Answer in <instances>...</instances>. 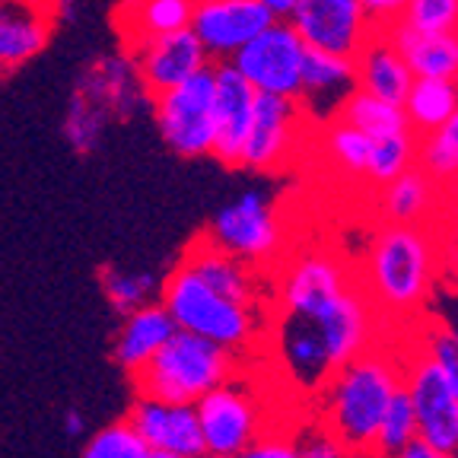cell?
Returning a JSON list of instances; mask_svg holds the SVG:
<instances>
[{"mask_svg": "<svg viewBox=\"0 0 458 458\" xmlns=\"http://www.w3.org/2000/svg\"><path fill=\"white\" fill-rule=\"evenodd\" d=\"M404 388V363L392 347H369L337 366L318 392L315 420L335 429L357 458H372L376 433L394 394Z\"/></svg>", "mask_w": 458, "mask_h": 458, "instance_id": "6da1fadb", "label": "cell"}, {"mask_svg": "<svg viewBox=\"0 0 458 458\" xmlns=\"http://www.w3.org/2000/svg\"><path fill=\"white\" fill-rule=\"evenodd\" d=\"M439 271L437 239L417 223H382L369 236L360 286L382 318H408L433 296Z\"/></svg>", "mask_w": 458, "mask_h": 458, "instance_id": "7a4b0ae2", "label": "cell"}, {"mask_svg": "<svg viewBox=\"0 0 458 458\" xmlns=\"http://www.w3.org/2000/svg\"><path fill=\"white\" fill-rule=\"evenodd\" d=\"M159 302L172 315L175 328L223 344L229 351H236L239 357L255 351L267 331L265 309L242 306V302L216 293L214 286L208 280H200L185 261H179L159 284Z\"/></svg>", "mask_w": 458, "mask_h": 458, "instance_id": "3957f363", "label": "cell"}, {"mask_svg": "<svg viewBox=\"0 0 458 458\" xmlns=\"http://www.w3.org/2000/svg\"><path fill=\"white\" fill-rule=\"evenodd\" d=\"M239 376V353L208 337L175 328L150 363L131 376L143 398L198 404L208 392Z\"/></svg>", "mask_w": 458, "mask_h": 458, "instance_id": "277c9868", "label": "cell"}, {"mask_svg": "<svg viewBox=\"0 0 458 458\" xmlns=\"http://www.w3.org/2000/svg\"><path fill=\"white\" fill-rule=\"evenodd\" d=\"M153 122L175 157H210L214 153V64L153 96Z\"/></svg>", "mask_w": 458, "mask_h": 458, "instance_id": "5b68a950", "label": "cell"}, {"mask_svg": "<svg viewBox=\"0 0 458 458\" xmlns=\"http://www.w3.org/2000/svg\"><path fill=\"white\" fill-rule=\"evenodd\" d=\"M204 236L249 265L267 267L284 255L286 229L265 191H242L216 210Z\"/></svg>", "mask_w": 458, "mask_h": 458, "instance_id": "8992f818", "label": "cell"}, {"mask_svg": "<svg viewBox=\"0 0 458 458\" xmlns=\"http://www.w3.org/2000/svg\"><path fill=\"white\" fill-rule=\"evenodd\" d=\"M204 429V445L208 455H233V452L249 449L251 443L277 429L267 420V408L261 394L245 382L229 379L208 392L194 404Z\"/></svg>", "mask_w": 458, "mask_h": 458, "instance_id": "52a82bcc", "label": "cell"}, {"mask_svg": "<svg viewBox=\"0 0 458 458\" xmlns=\"http://www.w3.org/2000/svg\"><path fill=\"white\" fill-rule=\"evenodd\" d=\"M306 42L286 20H274L265 32H258L242 51L229 57L258 96H284L300 99L302 64H306Z\"/></svg>", "mask_w": 458, "mask_h": 458, "instance_id": "ba28073f", "label": "cell"}, {"mask_svg": "<svg viewBox=\"0 0 458 458\" xmlns=\"http://www.w3.org/2000/svg\"><path fill=\"white\" fill-rule=\"evenodd\" d=\"M401 363H404V388L417 417V439L445 455L458 452V394L452 392L443 369L420 347L401 353Z\"/></svg>", "mask_w": 458, "mask_h": 458, "instance_id": "9c48e42d", "label": "cell"}, {"mask_svg": "<svg viewBox=\"0 0 458 458\" xmlns=\"http://www.w3.org/2000/svg\"><path fill=\"white\" fill-rule=\"evenodd\" d=\"M353 271L328 249H300L284 261L274 280L280 312L312 315L353 286Z\"/></svg>", "mask_w": 458, "mask_h": 458, "instance_id": "30bf717a", "label": "cell"}, {"mask_svg": "<svg viewBox=\"0 0 458 458\" xmlns=\"http://www.w3.org/2000/svg\"><path fill=\"white\" fill-rule=\"evenodd\" d=\"M286 22L300 32L306 48L357 57L379 29L366 13L363 0H300Z\"/></svg>", "mask_w": 458, "mask_h": 458, "instance_id": "8fae6325", "label": "cell"}, {"mask_svg": "<svg viewBox=\"0 0 458 458\" xmlns=\"http://www.w3.org/2000/svg\"><path fill=\"white\" fill-rule=\"evenodd\" d=\"M302 124H306V108L300 99H284V96H258L255 122L245 137L242 157L236 169L251 172H274L293 159L300 147Z\"/></svg>", "mask_w": 458, "mask_h": 458, "instance_id": "7c38bea8", "label": "cell"}, {"mask_svg": "<svg viewBox=\"0 0 458 458\" xmlns=\"http://www.w3.org/2000/svg\"><path fill=\"white\" fill-rule=\"evenodd\" d=\"M77 89H83L93 102H99L112 122H134L143 112H153V93L143 83L137 57L128 48L102 55L80 71Z\"/></svg>", "mask_w": 458, "mask_h": 458, "instance_id": "4fadbf2b", "label": "cell"}, {"mask_svg": "<svg viewBox=\"0 0 458 458\" xmlns=\"http://www.w3.org/2000/svg\"><path fill=\"white\" fill-rule=\"evenodd\" d=\"M271 22V10L261 0H194L191 10V32L214 64L242 51Z\"/></svg>", "mask_w": 458, "mask_h": 458, "instance_id": "5bb4252c", "label": "cell"}, {"mask_svg": "<svg viewBox=\"0 0 458 458\" xmlns=\"http://www.w3.org/2000/svg\"><path fill=\"white\" fill-rule=\"evenodd\" d=\"M128 423L137 429V437L150 445V452H172V455L204 458V429L194 404L179 401H159L137 394L128 411Z\"/></svg>", "mask_w": 458, "mask_h": 458, "instance_id": "9a60e30c", "label": "cell"}, {"mask_svg": "<svg viewBox=\"0 0 458 458\" xmlns=\"http://www.w3.org/2000/svg\"><path fill=\"white\" fill-rule=\"evenodd\" d=\"M255 86L229 64L220 61L214 64V153L223 165H239L245 137L255 122Z\"/></svg>", "mask_w": 458, "mask_h": 458, "instance_id": "2e32d148", "label": "cell"}, {"mask_svg": "<svg viewBox=\"0 0 458 458\" xmlns=\"http://www.w3.org/2000/svg\"><path fill=\"white\" fill-rule=\"evenodd\" d=\"M182 261H185L200 280H208L216 293L242 302V306L265 309V274H261V267L249 265V261L236 258L233 251L220 249V245L210 242L204 233L188 245Z\"/></svg>", "mask_w": 458, "mask_h": 458, "instance_id": "e0dca14e", "label": "cell"}, {"mask_svg": "<svg viewBox=\"0 0 458 458\" xmlns=\"http://www.w3.org/2000/svg\"><path fill=\"white\" fill-rule=\"evenodd\" d=\"M131 55L137 57V67L143 73V83L150 86V93H163V89H172L175 83L188 80L191 73L204 71L210 61V55L204 51L200 38L188 29H179V32H165V36L147 38V42L128 48Z\"/></svg>", "mask_w": 458, "mask_h": 458, "instance_id": "ac0fdd59", "label": "cell"}, {"mask_svg": "<svg viewBox=\"0 0 458 458\" xmlns=\"http://www.w3.org/2000/svg\"><path fill=\"white\" fill-rule=\"evenodd\" d=\"M172 335H175V322H172V315L165 312V306L159 300L122 315V325H118L112 341L114 366L124 369L128 376H134L137 369H143L157 357V351Z\"/></svg>", "mask_w": 458, "mask_h": 458, "instance_id": "d6986e66", "label": "cell"}, {"mask_svg": "<svg viewBox=\"0 0 458 458\" xmlns=\"http://www.w3.org/2000/svg\"><path fill=\"white\" fill-rule=\"evenodd\" d=\"M357 89V67L353 57L328 55V51H306V64H302V93L300 102L306 114L315 118H335L344 99Z\"/></svg>", "mask_w": 458, "mask_h": 458, "instance_id": "ffe728a7", "label": "cell"}, {"mask_svg": "<svg viewBox=\"0 0 458 458\" xmlns=\"http://www.w3.org/2000/svg\"><path fill=\"white\" fill-rule=\"evenodd\" d=\"M55 20L32 0H0V64L7 71L29 64L51 42Z\"/></svg>", "mask_w": 458, "mask_h": 458, "instance_id": "44dd1931", "label": "cell"}, {"mask_svg": "<svg viewBox=\"0 0 458 458\" xmlns=\"http://www.w3.org/2000/svg\"><path fill=\"white\" fill-rule=\"evenodd\" d=\"M408 61L414 77L458 80V36L455 32H417L408 22L382 29Z\"/></svg>", "mask_w": 458, "mask_h": 458, "instance_id": "7402d4cb", "label": "cell"}, {"mask_svg": "<svg viewBox=\"0 0 458 458\" xmlns=\"http://www.w3.org/2000/svg\"><path fill=\"white\" fill-rule=\"evenodd\" d=\"M194 0H118L114 29L124 48L191 26Z\"/></svg>", "mask_w": 458, "mask_h": 458, "instance_id": "603a6c76", "label": "cell"}, {"mask_svg": "<svg viewBox=\"0 0 458 458\" xmlns=\"http://www.w3.org/2000/svg\"><path fill=\"white\" fill-rule=\"evenodd\" d=\"M353 67H357V86L372 96H382L388 102H404L411 83H414V73H411L408 61L401 57V51L392 45V38L386 32H376L369 42L363 45L357 57H353Z\"/></svg>", "mask_w": 458, "mask_h": 458, "instance_id": "cb8c5ba5", "label": "cell"}, {"mask_svg": "<svg viewBox=\"0 0 458 458\" xmlns=\"http://www.w3.org/2000/svg\"><path fill=\"white\" fill-rule=\"evenodd\" d=\"M437 198L439 182L423 165H411L408 172H401L398 179L382 185L379 210L388 223H417V226H423L427 216L437 210Z\"/></svg>", "mask_w": 458, "mask_h": 458, "instance_id": "d4e9b609", "label": "cell"}, {"mask_svg": "<svg viewBox=\"0 0 458 458\" xmlns=\"http://www.w3.org/2000/svg\"><path fill=\"white\" fill-rule=\"evenodd\" d=\"M401 108L408 114V128L417 137L433 134L449 122L452 114H458V80L414 77Z\"/></svg>", "mask_w": 458, "mask_h": 458, "instance_id": "484cf974", "label": "cell"}, {"mask_svg": "<svg viewBox=\"0 0 458 458\" xmlns=\"http://www.w3.org/2000/svg\"><path fill=\"white\" fill-rule=\"evenodd\" d=\"M337 118H344L347 124L360 128L363 134H369L372 140L376 137H388V134H398V131H408V114L398 102H388L382 96H372L366 89H353L344 106L337 108Z\"/></svg>", "mask_w": 458, "mask_h": 458, "instance_id": "4316f807", "label": "cell"}, {"mask_svg": "<svg viewBox=\"0 0 458 458\" xmlns=\"http://www.w3.org/2000/svg\"><path fill=\"white\" fill-rule=\"evenodd\" d=\"M108 112L93 102L83 89L73 86L71 99H67V112H64V140L77 157H93L102 147V134L108 128Z\"/></svg>", "mask_w": 458, "mask_h": 458, "instance_id": "83f0119b", "label": "cell"}, {"mask_svg": "<svg viewBox=\"0 0 458 458\" xmlns=\"http://www.w3.org/2000/svg\"><path fill=\"white\" fill-rule=\"evenodd\" d=\"M322 147L328 163L335 165L344 175H353L366 179V165H369V150H372V137L363 134L360 128L347 124L344 118H328L322 124Z\"/></svg>", "mask_w": 458, "mask_h": 458, "instance_id": "f1b7e54d", "label": "cell"}, {"mask_svg": "<svg viewBox=\"0 0 458 458\" xmlns=\"http://www.w3.org/2000/svg\"><path fill=\"white\" fill-rule=\"evenodd\" d=\"M417 147H420V137L411 128L388 137H376L369 150V165H366V179L379 188L388 185L392 179H398L401 172L417 165Z\"/></svg>", "mask_w": 458, "mask_h": 458, "instance_id": "f546056e", "label": "cell"}, {"mask_svg": "<svg viewBox=\"0 0 458 458\" xmlns=\"http://www.w3.org/2000/svg\"><path fill=\"white\" fill-rule=\"evenodd\" d=\"M99 284H102V293H106L108 306L118 315H128V312H134V309L153 302V296L159 293V284H163V280H157L150 271H122V267L106 265L99 271Z\"/></svg>", "mask_w": 458, "mask_h": 458, "instance_id": "4dcf8cb0", "label": "cell"}, {"mask_svg": "<svg viewBox=\"0 0 458 458\" xmlns=\"http://www.w3.org/2000/svg\"><path fill=\"white\" fill-rule=\"evenodd\" d=\"M417 165H423L437 182L458 179V114H452L439 131L420 137Z\"/></svg>", "mask_w": 458, "mask_h": 458, "instance_id": "1f68e13d", "label": "cell"}, {"mask_svg": "<svg viewBox=\"0 0 458 458\" xmlns=\"http://www.w3.org/2000/svg\"><path fill=\"white\" fill-rule=\"evenodd\" d=\"M417 439V417H414V404L408 398V388H401L398 394L388 404L386 417L379 423V433H376V449L372 458H394L408 443Z\"/></svg>", "mask_w": 458, "mask_h": 458, "instance_id": "d6a6232c", "label": "cell"}, {"mask_svg": "<svg viewBox=\"0 0 458 458\" xmlns=\"http://www.w3.org/2000/svg\"><path fill=\"white\" fill-rule=\"evenodd\" d=\"M80 458H150V445L137 437V429L124 417V420L96 429L93 437L86 439Z\"/></svg>", "mask_w": 458, "mask_h": 458, "instance_id": "836d02e7", "label": "cell"}, {"mask_svg": "<svg viewBox=\"0 0 458 458\" xmlns=\"http://www.w3.org/2000/svg\"><path fill=\"white\" fill-rule=\"evenodd\" d=\"M417 347L443 369L452 392L458 394V328L433 318V322L423 325V335H420V344H417Z\"/></svg>", "mask_w": 458, "mask_h": 458, "instance_id": "e575fe53", "label": "cell"}, {"mask_svg": "<svg viewBox=\"0 0 458 458\" xmlns=\"http://www.w3.org/2000/svg\"><path fill=\"white\" fill-rule=\"evenodd\" d=\"M417 32H455L458 0H411L404 20Z\"/></svg>", "mask_w": 458, "mask_h": 458, "instance_id": "d590c367", "label": "cell"}, {"mask_svg": "<svg viewBox=\"0 0 458 458\" xmlns=\"http://www.w3.org/2000/svg\"><path fill=\"white\" fill-rule=\"evenodd\" d=\"M296 445H300V458H357L351 445L344 443L335 429H328L318 420L309 429H302V437Z\"/></svg>", "mask_w": 458, "mask_h": 458, "instance_id": "8d00e7d4", "label": "cell"}, {"mask_svg": "<svg viewBox=\"0 0 458 458\" xmlns=\"http://www.w3.org/2000/svg\"><path fill=\"white\" fill-rule=\"evenodd\" d=\"M204 458H300V445L290 433H280V429H271L265 437L251 443L249 449L233 452V455H204Z\"/></svg>", "mask_w": 458, "mask_h": 458, "instance_id": "74e56055", "label": "cell"}, {"mask_svg": "<svg viewBox=\"0 0 458 458\" xmlns=\"http://www.w3.org/2000/svg\"><path fill=\"white\" fill-rule=\"evenodd\" d=\"M408 4H411V0H363L366 13H369V20L376 22V29H379V32L404 20V10H408Z\"/></svg>", "mask_w": 458, "mask_h": 458, "instance_id": "f35d334b", "label": "cell"}, {"mask_svg": "<svg viewBox=\"0 0 458 458\" xmlns=\"http://www.w3.org/2000/svg\"><path fill=\"white\" fill-rule=\"evenodd\" d=\"M77 4H80V0H42V7L48 10V16L55 20V26H57V22L73 20V13H77Z\"/></svg>", "mask_w": 458, "mask_h": 458, "instance_id": "ab89813d", "label": "cell"}, {"mask_svg": "<svg viewBox=\"0 0 458 458\" xmlns=\"http://www.w3.org/2000/svg\"><path fill=\"white\" fill-rule=\"evenodd\" d=\"M394 458H449L445 452L433 449L429 443H423V439H414V443H408L404 449L398 452Z\"/></svg>", "mask_w": 458, "mask_h": 458, "instance_id": "60d3db41", "label": "cell"}, {"mask_svg": "<svg viewBox=\"0 0 458 458\" xmlns=\"http://www.w3.org/2000/svg\"><path fill=\"white\" fill-rule=\"evenodd\" d=\"M61 427H64V437L71 439H80L86 433V417L80 414L77 408H67L64 417H61Z\"/></svg>", "mask_w": 458, "mask_h": 458, "instance_id": "b9f144b4", "label": "cell"}, {"mask_svg": "<svg viewBox=\"0 0 458 458\" xmlns=\"http://www.w3.org/2000/svg\"><path fill=\"white\" fill-rule=\"evenodd\" d=\"M261 4L271 10L274 20H286V16L296 10V4H300V0H261Z\"/></svg>", "mask_w": 458, "mask_h": 458, "instance_id": "7bdbcfd3", "label": "cell"}, {"mask_svg": "<svg viewBox=\"0 0 458 458\" xmlns=\"http://www.w3.org/2000/svg\"><path fill=\"white\" fill-rule=\"evenodd\" d=\"M150 458H188V455H172V452H150Z\"/></svg>", "mask_w": 458, "mask_h": 458, "instance_id": "ee69618b", "label": "cell"}, {"mask_svg": "<svg viewBox=\"0 0 458 458\" xmlns=\"http://www.w3.org/2000/svg\"><path fill=\"white\" fill-rule=\"evenodd\" d=\"M7 73H10V71H7V67H4V64H0V80H4V77H7Z\"/></svg>", "mask_w": 458, "mask_h": 458, "instance_id": "f6af8a7d", "label": "cell"}, {"mask_svg": "<svg viewBox=\"0 0 458 458\" xmlns=\"http://www.w3.org/2000/svg\"><path fill=\"white\" fill-rule=\"evenodd\" d=\"M449 458H458V452H452V455H449Z\"/></svg>", "mask_w": 458, "mask_h": 458, "instance_id": "bcb514c9", "label": "cell"}, {"mask_svg": "<svg viewBox=\"0 0 458 458\" xmlns=\"http://www.w3.org/2000/svg\"><path fill=\"white\" fill-rule=\"evenodd\" d=\"M32 4H42V0H32Z\"/></svg>", "mask_w": 458, "mask_h": 458, "instance_id": "7dc6e473", "label": "cell"}, {"mask_svg": "<svg viewBox=\"0 0 458 458\" xmlns=\"http://www.w3.org/2000/svg\"><path fill=\"white\" fill-rule=\"evenodd\" d=\"M455 36H458V29H455Z\"/></svg>", "mask_w": 458, "mask_h": 458, "instance_id": "c3c4849f", "label": "cell"}]
</instances>
